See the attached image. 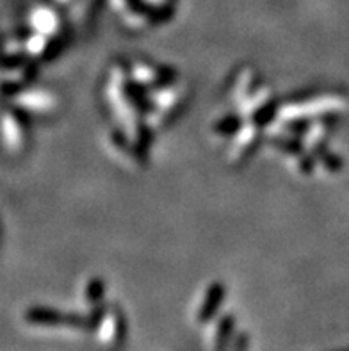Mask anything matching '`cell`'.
<instances>
[{
	"mask_svg": "<svg viewBox=\"0 0 349 351\" xmlns=\"http://www.w3.org/2000/svg\"><path fill=\"white\" fill-rule=\"evenodd\" d=\"M25 321L34 326H70V328L88 330V316H79V314H64L61 311H56L52 307H31L25 311Z\"/></svg>",
	"mask_w": 349,
	"mask_h": 351,
	"instance_id": "6da1fadb",
	"label": "cell"
},
{
	"mask_svg": "<svg viewBox=\"0 0 349 351\" xmlns=\"http://www.w3.org/2000/svg\"><path fill=\"white\" fill-rule=\"evenodd\" d=\"M223 300H225V285L219 284V282H213L208 285V289L205 291L204 302H202L198 314H196L198 323H202V325L210 323L217 316L219 308H221Z\"/></svg>",
	"mask_w": 349,
	"mask_h": 351,
	"instance_id": "7a4b0ae2",
	"label": "cell"
},
{
	"mask_svg": "<svg viewBox=\"0 0 349 351\" xmlns=\"http://www.w3.org/2000/svg\"><path fill=\"white\" fill-rule=\"evenodd\" d=\"M258 127H250L246 130H239L237 139H235V147L234 152H232V156L235 159H246L256 147H258Z\"/></svg>",
	"mask_w": 349,
	"mask_h": 351,
	"instance_id": "3957f363",
	"label": "cell"
},
{
	"mask_svg": "<svg viewBox=\"0 0 349 351\" xmlns=\"http://www.w3.org/2000/svg\"><path fill=\"white\" fill-rule=\"evenodd\" d=\"M235 319L232 314H226L219 319L214 337V351H230L232 350V337H234Z\"/></svg>",
	"mask_w": 349,
	"mask_h": 351,
	"instance_id": "277c9868",
	"label": "cell"
},
{
	"mask_svg": "<svg viewBox=\"0 0 349 351\" xmlns=\"http://www.w3.org/2000/svg\"><path fill=\"white\" fill-rule=\"evenodd\" d=\"M278 111V104L274 102L273 98H267V100H262L261 104H256V107L253 109V125L262 129L265 125H269L273 121L274 114Z\"/></svg>",
	"mask_w": 349,
	"mask_h": 351,
	"instance_id": "5b68a950",
	"label": "cell"
},
{
	"mask_svg": "<svg viewBox=\"0 0 349 351\" xmlns=\"http://www.w3.org/2000/svg\"><path fill=\"white\" fill-rule=\"evenodd\" d=\"M32 25L40 34H49V32H53V29L58 27V18L56 14L47 8L38 9L32 16Z\"/></svg>",
	"mask_w": 349,
	"mask_h": 351,
	"instance_id": "8992f818",
	"label": "cell"
},
{
	"mask_svg": "<svg viewBox=\"0 0 349 351\" xmlns=\"http://www.w3.org/2000/svg\"><path fill=\"white\" fill-rule=\"evenodd\" d=\"M243 127V118L237 114H230V116H225L221 120H217L214 123V132L219 134V136H228V134H234L239 132Z\"/></svg>",
	"mask_w": 349,
	"mask_h": 351,
	"instance_id": "52a82bcc",
	"label": "cell"
},
{
	"mask_svg": "<svg viewBox=\"0 0 349 351\" xmlns=\"http://www.w3.org/2000/svg\"><path fill=\"white\" fill-rule=\"evenodd\" d=\"M104 293H106V287H104V280H100V278H93L88 284V287H86V298H88L89 303H93V305H100L102 303Z\"/></svg>",
	"mask_w": 349,
	"mask_h": 351,
	"instance_id": "ba28073f",
	"label": "cell"
}]
</instances>
